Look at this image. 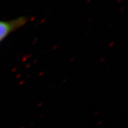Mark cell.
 Masks as SVG:
<instances>
[{"mask_svg":"<svg viewBox=\"0 0 128 128\" xmlns=\"http://www.w3.org/2000/svg\"><path fill=\"white\" fill-rule=\"evenodd\" d=\"M26 16H19L9 20H0V43L28 22Z\"/></svg>","mask_w":128,"mask_h":128,"instance_id":"obj_1","label":"cell"}]
</instances>
